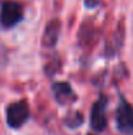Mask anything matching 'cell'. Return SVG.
<instances>
[{"label": "cell", "instance_id": "cell-8", "mask_svg": "<svg viewBox=\"0 0 133 135\" xmlns=\"http://www.w3.org/2000/svg\"><path fill=\"white\" fill-rule=\"evenodd\" d=\"M85 4H86L88 8H95V5L99 4V0H86Z\"/></svg>", "mask_w": 133, "mask_h": 135}, {"label": "cell", "instance_id": "cell-3", "mask_svg": "<svg viewBox=\"0 0 133 135\" xmlns=\"http://www.w3.org/2000/svg\"><path fill=\"white\" fill-rule=\"evenodd\" d=\"M29 117H30V109L25 100L12 102L10 105H8L5 112L7 123L12 129H20L21 126H24L29 119Z\"/></svg>", "mask_w": 133, "mask_h": 135}, {"label": "cell", "instance_id": "cell-4", "mask_svg": "<svg viewBox=\"0 0 133 135\" xmlns=\"http://www.w3.org/2000/svg\"><path fill=\"white\" fill-rule=\"evenodd\" d=\"M107 104L108 98L106 94H100L93 104L90 110V126L94 131L100 133L107 127Z\"/></svg>", "mask_w": 133, "mask_h": 135}, {"label": "cell", "instance_id": "cell-5", "mask_svg": "<svg viewBox=\"0 0 133 135\" xmlns=\"http://www.w3.org/2000/svg\"><path fill=\"white\" fill-rule=\"evenodd\" d=\"M52 96L60 105H68L71 102H75L77 100V94L72 89L69 83H54L52 84Z\"/></svg>", "mask_w": 133, "mask_h": 135}, {"label": "cell", "instance_id": "cell-2", "mask_svg": "<svg viewBox=\"0 0 133 135\" xmlns=\"http://www.w3.org/2000/svg\"><path fill=\"white\" fill-rule=\"evenodd\" d=\"M116 127L121 134L133 135V106L125 100L124 96H119V105L116 109Z\"/></svg>", "mask_w": 133, "mask_h": 135}, {"label": "cell", "instance_id": "cell-1", "mask_svg": "<svg viewBox=\"0 0 133 135\" xmlns=\"http://www.w3.org/2000/svg\"><path fill=\"white\" fill-rule=\"evenodd\" d=\"M24 18V7L16 0H5L0 5V26L12 29Z\"/></svg>", "mask_w": 133, "mask_h": 135}, {"label": "cell", "instance_id": "cell-6", "mask_svg": "<svg viewBox=\"0 0 133 135\" xmlns=\"http://www.w3.org/2000/svg\"><path fill=\"white\" fill-rule=\"evenodd\" d=\"M59 33H60V22L57 20H52L47 25L46 32H44V40H43L44 46L54 47V46L57 44Z\"/></svg>", "mask_w": 133, "mask_h": 135}, {"label": "cell", "instance_id": "cell-7", "mask_svg": "<svg viewBox=\"0 0 133 135\" xmlns=\"http://www.w3.org/2000/svg\"><path fill=\"white\" fill-rule=\"evenodd\" d=\"M82 121H84V117L80 112H75L73 114H69L67 118H64V123L71 129L78 127L80 125H82Z\"/></svg>", "mask_w": 133, "mask_h": 135}]
</instances>
